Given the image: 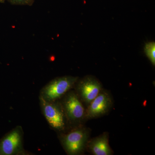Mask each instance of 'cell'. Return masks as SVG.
<instances>
[{
  "instance_id": "cell-2",
  "label": "cell",
  "mask_w": 155,
  "mask_h": 155,
  "mask_svg": "<svg viewBox=\"0 0 155 155\" xmlns=\"http://www.w3.org/2000/svg\"><path fill=\"white\" fill-rule=\"evenodd\" d=\"M78 80V77L72 76L56 78L41 88L39 97L48 101H59L74 87Z\"/></svg>"
},
{
  "instance_id": "cell-11",
  "label": "cell",
  "mask_w": 155,
  "mask_h": 155,
  "mask_svg": "<svg viewBox=\"0 0 155 155\" xmlns=\"http://www.w3.org/2000/svg\"><path fill=\"white\" fill-rule=\"evenodd\" d=\"M5 0H0V2L4 3L5 2Z\"/></svg>"
},
{
  "instance_id": "cell-3",
  "label": "cell",
  "mask_w": 155,
  "mask_h": 155,
  "mask_svg": "<svg viewBox=\"0 0 155 155\" xmlns=\"http://www.w3.org/2000/svg\"><path fill=\"white\" fill-rule=\"evenodd\" d=\"M24 148V132L18 125L0 140V155H28Z\"/></svg>"
},
{
  "instance_id": "cell-4",
  "label": "cell",
  "mask_w": 155,
  "mask_h": 155,
  "mask_svg": "<svg viewBox=\"0 0 155 155\" xmlns=\"http://www.w3.org/2000/svg\"><path fill=\"white\" fill-rule=\"evenodd\" d=\"M87 131L82 128H76L67 133H60V141L68 154L78 155L84 149L87 141Z\"/></svg>"
},
{
  "instance_id": "cell-6",
  "label": "cell",
  "mask_w": 155,
  "mask_h": 155,
  "mask_svg": "<svg viewBox=\"0 0 155 155\" xmlns=\"http://www.w3.org/2000/svg\"><path fill=\"white\" fill-rule=\"evenodd\" d=\"M76 88V93L80 99L87 104H90L101 91L99 81L91 76H87L81 80Z\"/></svg>"
},
{
  "instance_id": "cell-10",
  "label": "cell",
  "mask_w": 155,
  "mask_h": 155,
  "mask_svg": "<svg viewBox=\"0 0 155 155\" xmlns=\"http://www.w3.org/2000/svg\"><path fill=\"white\" fill-rule=\"evenodd\" d=\"M12 2L17 4H22L28 2V0H11Z\"/></svg>"
},
{
  "instance_id": "cell-7",
  "label": "cell",
  "mask_w": 155,
  "mask_h": 155,
  "mask_svg": "<svg viewBox=\"0 0 155 155\" xmlns=\"http://www.w3.org/2000/svg\"><path fill=\"white\" fill-rule=\"evenodd\" d=\"M112 105L111 97L107 92L101 91L99 94L90 104L85 111V117L94 118L107 113Z\"/></svg>"
},
{
  "instance_id": "cell-9",
  "label": "cell",
  "mask_w": 155,
  "mask_h": 155,
  "mask_svg": "<svg viewBox=\"0 0 155 155\" xmlns=\"http://www.w3.org/2000/svg\"><path fill=\"white\" fill-rule=\"evenodd\" d=\"M144 52L152 64L155 66V43L154 42H149L146 44L144 47Z\"/></svg>"
},
{
  "instance_id": "cell-5",
  "label": "cell",
  "mask_w": 155,
  "mask_h": 155,
  "mask_svg": "<svg viewBox=\"0 0 155 155\" xmlns=\"http://www.w3.org/2000/svg\"><path fill=\"white\" fill-rule=\"evenodd\" d=\"M67 122L77 124L85 117V111L76 92L69 91L60 100Z\"/></svg>"
},
{
  "instance_id": "cell-8",
  "label": "cell",
  "mask_w": 155,
  "mask_h": 155,
  "mask_svg": "<svg viewBox=\"0 0 155 155\" xmlns=\"http://www.w3.org/2000/svg\"><path fill=\"white\" fill-rule=\"evenodd\" d=\"M89 147L94 155H110L113 154L109 145L107 133H104L92 140L89 143Z\"/></svg>"
},
{
  "instance_id": "cell-1",
  "label": "cell",
  "mask_w": 155,
  "mask_h": 155,
  "mask_svg": "<svg viewBox=\"0 0 155 155\" xmlns=\"http://www.w3.org/2000/svg\"><path fill=\"white\" fill-rule=\"evenodd\" d=\"M42 114L50 127L57 132L63 133L67 127V120L60 100L48 101L39 96Z\"/></svg>"
}]
</instances>
